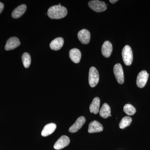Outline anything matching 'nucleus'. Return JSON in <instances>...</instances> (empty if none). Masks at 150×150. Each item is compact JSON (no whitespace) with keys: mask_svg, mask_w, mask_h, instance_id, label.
<instances>
[{"mask_svg":"<svg viewBox=\"0 0 150 150\" xmlns=\"http://www.w3.org/2000/svg\"><path fill=\"white\" fill-rule=\"evenodd\" d=\"M68 11L67 8L62 6L55 5L49 8L47 14L50 18L59 19L65 17L67 15Z\"/></svg>","mask_w":150,"mask_h":150,"instance_id":"nucleus-1","label":"nucleus"},{"mask_svg":"<svg viewBox=\"0 0 150 150\" xmlns=\"http://www.w3.org/2000/svg\"><path fill=\"white\" fill-rule=\"evenodd\" d=\"M122 56L123 62L126 66L131 65L133 62V54L132 49L130 46L126 45L123 48Z\"/></svg>","mask_w":150,"mask_h":150,"instance_id":"nucleus-2","label":"nucleus"},{"mask_svg":"<svg viewBox=\"0 0 150 150\" xmlns=\"http://www.w3.org/2000/svg\"><path fill=\"white\" fill-rule=\"evenodd\" d=\"M99 80V75L98 71L94 67L90 69L89 72V83L91 87H94L98 83Z\"/></svg>","mask_w":150,"mask_h":150,"instance_id":"nucleus-3","label":"nucleus"},{"mask_svg":"<svg viewBox=\"0 0 150 150\" xmlns=\"http://www.w3.org/2000/svg\"><path fill=\"white\" fill-rule=\"evenodd\" d=\"M89 7L96 12H102L107 9V6L104 2L98 0L90 1Z\"/></svg>","mask_w":150,"mask_h":150,"instance_id":"nucleus-4","label":"nucleus"},{"mask_svg":"<svg viewBox=\"0 0 150 150\" xmlns=\"http://www.w3.org/2000/svg\"><path fill=\"white\" fill-rule=\"evenodd\" d=\"M113 73L116 80L120 84L124 83V73L122 66L120 64H116L113 68Z\"/></svg>","mask_w":150,"mask_h":150,"instance_id":"nucleus-5","label":"nucleus"},{"mask_svg":"<svg viewBox=\"0 0 150 150\" xmlns=\"http://www.w3.org/2000/svg\"><path fill=\"white\" fill-rule=\"evenodd\" d=\"M149 74L145 70L140 72L137 76V84L140 88H143L146 85L147 82Z\"/></svg>","mask_w":150,"mask_h":150,"instance_id":"nucleus-6","label":"nucleus"},{"mask_svg":"<svg viewBox=\"0 0 150 150\" xmlns=\"http://www.w3.org/2000/svg\"><path fill=\"white\" fill-rule=\"evenodd\" d=\"M69 138L67 136H62L57 140L54 146V149L60 150L66 147L70 144Z\"/></svg>","mask_w":150,"mask_h":150,"instance_id":"nucleus-7","label":"nucleus"},{"mask_svg":"<svg viewBox=\"0 0 150 150\" xmlns=\"http://www.w3.org/2000/svg\"><path fill=\"white\" fill-rule=\"evenodd\" d=\"M78 37L81 43L83 44H88L90 40V33L87 30H81L78 33Z\"/></svg>","mask_w":150,"mask_h":150,"instance_id":"nucleus-8","label":"nucleus"},{"mask_svg":"<svg viewBox=\"0 0 150 150\" xmlns=\"http://www.w3.org/2000/svg\"><path fill=\"white\" fill-rule=\"evenodd\" d=\"M21 43L18 38L11 37L7 41L5 49L6 51L13 50L20 45Z\"/></svg>","mask_w":150,"mask_h":150,"instance_id":"nucleus-9","label":"nucleus"},{"mask_svg":"<svg viewBox=\"0 0 150 150\" xmlns=\"http://www.w3.org/2000/svg\"><path fill=\"white\" fill-rule=\"evenodd\" d=\"M86 118L84 116H81L77 119L75 123L69 129L70 133H74L77 132L81 129L86 122Z\"/></svg>","mask_w":150,"mask_h":150,"instance_id":"nucleus-10","label":"nucleus"},{"mask_svg":"<svg viewBox=\"0 0 150 150\" xmlns=\"http://www.w3.org/2000/svg\"><path fill=\"white\" fill-rule=\"evenodd\" d=\"M103 127L101 123L96 121H91L89 124L88 132L89 133H98L103 131Z\"/></svg>","mask_w":150,"mask_h":150,"instance_id":"nucleus-11","label":"nucleus"},{"mask_svg":"<svg viewBox=\"0 0 150 150\" xmlns=\"http://www.w3.org/2000/svg\"><path fill=\"white\" fill-rule=\"evenodd\" d=\"M112 51V44L109 41H106L103 43L101 48L103 56L105 58L110 57Z\"/></svg>","mask_w":150,"mask_h":150,"instance_id":"nucleus-12","label":"nucleus"},{"mask_svg":"<svg viewBox=\"0 0 150 150\" xmlns=\"http://www.w3.org/2000/svg\"><path fill=\"white\" fill-rule=\"evenodd\" d=\"M69 57L73 62L78 64L80 62L81 53L77 48H73L69 51Z\"/></svg>","mask_w":150,"mask_h":150,"instance_id":"nucleus-13","label":"nucleus"},{"mask_svg":"<svg viewBox=\"0 0 150 150\" xmlns=\"http://www.w3.org/2000/svg\"><path fill=\"white\" fill-rule=\"evenodd\" d=\"M56 125L54 123H50L44 126L41 132V135L46 137L53 134L56 129Z\"/></svg>","mask_w":150,"mask_h":150,"instance_id":"nucleus-14","label":"nucleus"},{"mask_svg":"<svg viewBox=\"0 0 150 150\" xmlns=\"http://www.w3.org/2000/svg\"><path fill=\"white\" fill-rule=\"evenodd\" d=\"M64 44V40L62 37L57 38L51 41L50 47L52 50L58 51L63 47Z\"/></svg>","mask_w":150,"mask_h":150,"instance_id":"nucleus-15","label":"nucleus"},{"mask_svg":"<svg viewBox=\"0 0 150 150\" xmlns=\"http://www.w3.org/2000/svg\"><path fill=\"white\" fill-rule=\"evenodd\" d=\"M26 9L27 6L25 4L21 5L14 10L12 13V16L14 18H18L25 13Z\"/></svg>","mask_w":150,"mask_h":150,"instance_id":"nucleus-16","label":"nucleus"},{"mask_svg":"<svg viewBox=\"0 0 150 150\" xmlns=\"http://www.w3.org/2000/svg\"><path fill=\"white\" fill-rule=\"evenodd\" d=\"M100 100L99 98L96 97L93 100L91 104L90 105L89 110L91 113L96 114L99 112Z\"/></svg>","mask_w":150,"mask_h":150,"instance_id":"nucleus-17","label":"nucleus"},{"mask_svg":"<svg viewBox=\"0 0 150 150\" xmlns=\"http://www.w3.org/2000/svg\"><path fill=\"white\" fill-rule=\"evenodd\" d=\"M111 110L110 106L107 103H104L99 111V115L101 117L104 118H107L109 116L111 117L110 114Z\"/></svg>","mask_w":150,"mask_h":150,"instance_id":"nucleus-18","label":"nucleus"},{"mask_svg":"<svg viewBox=\"0 0 150 150\" xmlns=\"http://www.w3.org/2000/svg\"><path fill=\"white\" fill-rule=\"evenodd\" d=\"M132 119L130 116H125L122 118L119 123L120 129H124L128 127L132 122Z\"/></svg>","mask_w":150,"mask_h":150,"instance_id":"nucleus-19","label":"nucleus"},{"mask_svg":"<svg viewBox=\"0 0 150 150\" xmlns=\"http://www.w3.org/2000/svg\"><path fill=\"white\" fill-rule=\"evenodd\" d=\"M23 64L25 68H28L31 64V59L30 54L28 53H24L22 56Z\"/></svg>","mask_w":150,"mask_h":150,"instance_id":"nucleus-20","label":"nucleus"},{"mask_svg":"<svg viewBox=\"0 0 150 150\" xmlns=\"http://www.w3.org/2000/svg\"><path fill=\"white\" fill-rule=\"evenodd\" d=\"M123 111L129 115H134L136 112V109L133 105L130 104H127L123 107Z\"/></svg>","mask_w":150,"mask_h":150,"instance_id":"nucleus-21","label":"nucleus"},{"mask_svg":"<svg viewBox=\"0 0 150 150\" xmlns=\"http://www.w3.org/2000/svg\"><path fill=\"white\" fill-rule=\"evenodd\" d=\"M4 5L3 3L0 2V14L2 12L3 10H4Z\"/></svg>","mask_w":150,"mask_h":150,"instance_id":"nucleus-22","label":"nucleus"},{"mask_svg":"<svg viewBox=\"0 0 150 150\" xmlns=\"http://www.w3.org/2000/svg\"><path fill=\"white\" fill-rule=\"evenodd\" d=\"M118 0H110L109 1L110 2V3H112V4H115V3H116V2L118 1Z\"/></svg>","mask_w":150,"mask_h":150,"instance_id":"nucleus-23","label":"nucleus"}]
</instances>
